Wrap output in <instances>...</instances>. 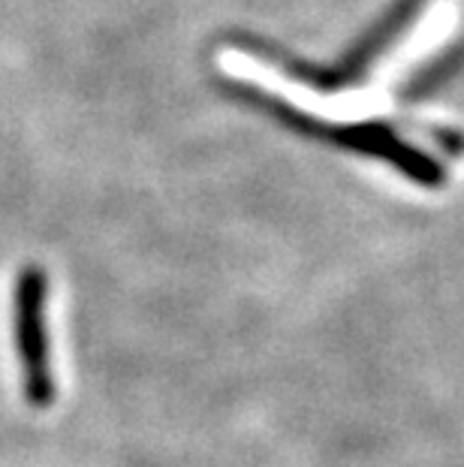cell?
Listing matches in <instances>:
<instances>
[{"instance_id":"cell-1","label":"cell","mask_w":464,"mask_h":467,"mask_svg":"<svg viewBox=\"0 0 464 467\" xmlns=\"http://www.w3.org/2000/svg\"><path fill=\"white\" fill-rule=\"evenodd\" d=\"M15 344L25 374V395L34 407H48L55 399L52 353L46 332V275L25 268L15 286Z\"/></svg>"}]
</instances>
